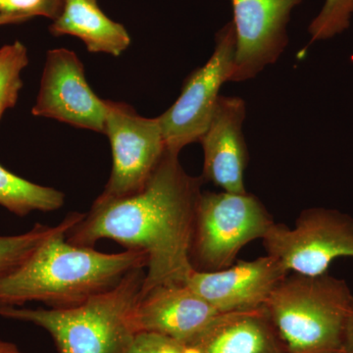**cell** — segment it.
I'll list each match as a JSON object with an SVG mask.
<instances>
[{
    "instance_id": "3",
    "label": "cell",
    "mask_w": 353,
    "mask_h": 353,
    "mask_svg": "<svg viewBox=\"0 0 353 353\" xmlns=\"http://www.w3.org/2000/svg\"><path fill=\"white\" fill-rule=\"evenodd\" d=\"M145 268L129 272L113 289L61 309L0 306V316L32 323L50 333L59 353H125L136 338L134 313Z\"/></svg>"
},
{
    "instance_id": "13",
    "label": "cell",
    "mask_w": 353,
    "mask_h": 353,
    "mask_svg": "<svg viewBox=\"0 0 353 353\" xmlns=\"http://www.w3.org/2000/svg\"><path fill=\"white\" fill-rule=\"evenodd\" d=\"M218 314L187 284L159 285L141 296L134 313L137 333L159 334L187 345Z\"/></svg>"
},
{
    "instance_id": "5",
    "label": "cell",
    "mask_w": 353,
    "mask_h": 353,
    "mask_svg": "<svg viewBox=\"0 0 353 353\" xmlns=\"http://www.w3.org/2000/svg\"><path fill=\"white\" fill-rule=\"evenodd\" d=\"M274 223L253 194L202 192L190 248L192 267L206 272L228 268L243 246L263 239Z\"/></svg>"
},
{
    "instance_id": "7",
    "label": "cell",
    "mask_w": 353,
    "mask_h": 353,
    "mask_svg": "<svg viewBox=\"0 0 353 353\" xmlns=\"http://www.w3.org/2000/svg\"><path fill=\"white\" fill-rule=\"evenodd\" d=\"M215 43L208 61L188 76L180 97L157 117L169 152L180 154L185 146L199 143L212 119L221 88L231 80L236 50L232 21L217 32Z\"/></svg>"
},
{
    "instance_id": "22",
    "label": "cell",
    "mask_w": 353,
    "mask_h": 353,
    "mask_svg": "<svg viewBox=\"0 0 353 353\" xmlns=\"http://www.w3.org/2000/svg\"><path fill=\"white\" fill-rule=\"evenodd\" d=\"M343 353H353V301L345 325Z\"/></svg>"
},
{
    "instance_id": "15",
    "label": "cell",
    "mask_w": 353,
    "mask_h": 353,
    "mask_svg": "<svg viewBox=\"0 0 353 353\" xmlns=\"http://www.w3.org/2000/svg\"><path fill=\"white\" fill-rule=\"evenodd\" d=\"M54 37H77L88 52L120 57L131 44L126 28L111 20L101 10L97 0H64L63 8L50 26Z\"/></svg>"
},
{
    "instance_id": "23",
    "label": "cell",
    "mask_w": 353,
    "mask_h": 353,
    "mask_svg": "<svg viewBox=\"0 0 353 353\" xmlns=\"http://www.w3.org/2000/svg\"><path fill=\"white\" fill-rule=\"evenodd\" d=\"M0 353H22L17 345L0 340Z\"/></svg>"
},
{
    "instance_id": "24",
    "label": "cell",
    "mask_w": 353,
    "mask_h": 353,
    "mask_svg": "<svg viewBox=\"0 0 353 353\" xmlns=\"http://www.w3.org/2000/svg\"><path fill=\"white\" fill-rule=\"evenodd\" d=\"M9 24H19L17 20L13 18L6 17V16L0 15V26L9 25Z\"/></svg>"
},
{
    "instance_id": "12",
    "label": "cell",
    "mask_w": 353,
    "mask_h": 353,
    "mask_svg": "<svg viewBox=\"0 0 353 353\" xmlns=\"http://www.w3.org/2000/svg\"><path fill=\"white\" fill-rule=\"evenodd\" d=\"M245 101L239 97L220 95L210 124L199 143L203 150V182L223 192L245 194V172L248 162L243 127Z\"/></svg>"
},
{
    "instance_id": "18",
    "label": "cell",
    "mask_w": 353,
    "mask_h": 353,
    "mask_svg": "<svg viewBox=\"0 0 353 353\" xmlns=\"http://www.w3.org/2000/svg\"><path fill=\"white\" fill-rule=\"evenodd\" d=\"M29 64L27 48L19 41L0 48V120L17 103L23 88L22 72Z\"/></svg>"
},
{
    "instance_id": "1",
    "label": "cell",
    "mask_w": 353,
    "mask_h": 353,
    "mask_svg": "<svg viewBox=\"0 0 353 353\" xmlns=\"http://www.w3.org/2000/svg\"><path fill=\"white\" fill-rule=\"evenodd\" d=\"M202 183L185 171L178 153L166 150L143 190L117 199L97 197L67 241L94 248L108 239L145 253L141 296L159 285L185 284L194 270L190 248Z\"/></svg>"
},
{
    "instance_id": "6",
    "label": "cell",
    "mask_w": 353,
    "mask_h": 353,
    "mask_svg": "<svg viewBox=\"0 0 353 353\" xmlns=\"http://www.w3.org/2000/svg\"><path fill=\"white\" fill-rule=\"evenodd\" d=\"M262 241L267 254L289 273L322 275L334 260L353 257V216L336 209L308 208L292 228L274 223Z\"/></svg>"
},
{
    "instance_id": "4",
    "label": "cell",
    "mask_w": 353,
    "mask_h": 353,
    "mask_svg": "<svg viewBox=\"0 0 353 353\" xmlns=\"http://www.w3.org/2000/svg\"><path fill=\"white\" fill-rule=\"evenodd\" d=\"M352 301L343 279L292 273L273 290L265 308L285 353H343Z\"/></svg>"
},
{
    "instance_id": "10",
    "label": "cell",
    "mask_w": 353,
    "mask_h": 353,
    "mask_svg": "<svg viewBox=\"0 0 353 353\" xmlns=\"http://www.w3.org/2000/svg\"><path fill=\"white\" fill-rule=\"evenodd\" d=\"M303 0H231L236 32L230 82H245L275 64L289 44L288 25Z\"/></svg>"
},
{
    "instance_id": "17",
    "label": "cell",
    "mask_w": 353,
    "mask_h": 353,
    "mask_svg": "<svg viewBox=\"0 0 353 353\" xmlns=\"http://www.w3.org/2000/svg\"><path fill=\"white\" fill-rule=\"evenodd\" d=\"M85 213L71 212L57 226L36 224L27 233L0 236V276L24 263L39 246L54 234L69 232L85 217Z\"/></svg>"
},
{
    "instance_id": "19",
    "label": "cell",
    "mask_w": 353,
    "mask_h": 353,
    "mask_svg": "<svg viewBox=\"0 0 353 353\" xmlns=\"http://www.w3.org/2000/svg\"><path fill=\"white\" fill-rule=\"evenodd\" d=\"M353 15V0H326L308 27L310 43L326 41L347 31Z\"/></svg>"
},
{
    "instance_id": "11",
    "label": "cell",
    "mask_w": 353,
    "mask_h": 353,
    "mask_svg": "<svg viewBox=\"0 0 353 353\" xmlns=\"http://www.w3.org/2000/svg\"><path fill=\"white\" fill-rule=\"evenodd\" d=\"M288 274L277 259L267 254L222 270H194L185 284L218 313L232 312L263 307Z\"/></svg>"
},
{
    "instance_id": "8",
    "label": "cell",
    "mask_w": 353,
    "mask_h": 353,
    "mask_svg": "<svg viewBox=\"0 0 353 353\" xmlns=\"http://www.w3.org/2000/svg\"><path fill=\"white\" fill-rule=\"evenodd\" d=\"M108 102L105 131L112 150V171L101 196L124 197L143 190L166 145L158 118L139 115L124 102Z\"/></svg>"
},
{
    "instance_id": "9",
    "label": "cell",
    "mask_w": 353,
    "mask_h": 353,
    "mask_svg": "<svg viewBox=\"0 0 353 353\" xmlns=\"http://www.w3.org/2000/svg\"><path fill=\"white\" fill-rule=\"evenodd\" d=\"M32 114L104 134L108 102L90 88L85 67L76 53L67 48H55L46 53Z\"/></svg>"
},
{
    "instance_id": "2",
    "label": "cell",
    "mask_w": 353,
    "mask_h": 353,
    "mask_svg": "<svg viewBox=\"0 0 353 353\" xmlns=\"http://www.w3.org/2000/svg\"><path fill=\"white\" fill-rule=\"evenodd\" d=\"M68 233L51 236L24 263L0 276V306L74 307L113 289L129 272L146 267L143 252H101L69 243Z\"/></svg>"
},
{
    "instance_id": "21",
    "label": "cell",
    "mask_w": 353,
    "mask_h": 353,
    "mask_svg": "<svg viewBox=\"0 0 353 353\" xmlns=\"http://www.w3.org/2000/svg\"><path fill=\"white\" fill-rule=\"evenodd\" d=\"M125 353H188V350L185 345L159 334L141 333Z\"/></svg>"
},
{
    "instance_id": "20",
    "label": "cell",
    "mask_w": 353,
    "mask_h": 353,
    "mask_svg": "<svg viewBox=\"0 0 353 353\" xmlns=\"http://www.w3.org/2000/svg\"><path fill=\"white\" fill-rule=\"evenodd\" d=\"M64 0H0V15L19 23L34 17L55 20L61 13Z\"/></svg>"
},
{
    "instance_id": "14",
    "label": "cell",
    "mask_w": 353,
    "mask_h": 353,
    "mask_svg": "<svg viewBox=\"0 0 353 353\" xmlns=\"http://www.w3.org/2000/svg\"><path fill=\"white\" fill-rule=\"evenodd\" d=\"M185 345L189 353H285L265 306L218 313Z\"/></svg>"
},
{
    "instance_id": "16",
    "label": "cell",
    "mask_w": 353,
    "mask_h": 353,
    "mask_svg": "<svg viewBox=\"0 0 353 353\" xmlns=\"http://www.w3.org/2000/svg\"><path fill=\"white\" fill-rule=\"evenodd\" d=\"M65 194L15 175L0 164V206L24 217L34 211L51 212L64 205Z\"/></svg>"
}]
</instances>
